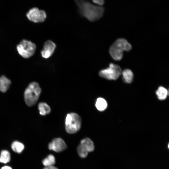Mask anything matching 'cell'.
Here are the masks:
<instances>
[{
  "mask_svg": "<svg viewBox=\"0 0 169 169\" xmlns=\"http://www.w3.org/2000/svg\"><path fill=\"white\" fill-rule=\"evenodd\" d=\"M55 163V158L52 154L49 155L42 161L43 164L45 167L54 166Z\"/></svg>",
  "mask_w": 169,
  "mask_h": 169,
  "instance_id": "cell-16",
  "label": "cell"
},
{
  "mask_svg": "<svg viewBox=\"0 0 169 169\" xmlns=\"http://www.w3.org/2000/svg\"><path fill=\"white\" fill-rule=\"evenodd\" d=\"M26 16L29 20L35 23H42L47 17L46 12L37 8L30 9L27 13Z\"/></svg>",
  "mask_w": 169,
  "mask_h": 169,
  "instance_id": "cell-7",
  "label": "cell"
},
{
  "mask_svg": "<svg viewBox=\"0 0 169 169\" xmlns=\"http://www.w3.org/2000/svg\"><path fill=\"white\" fill-rule=\"evenodd\" d=\"M10 154L7 150H3L1 151L0 155V162L2 163H6L10 160Z\"/></svg>",
  "mask_w": 169,
  "mask_h": 169,
  "instance_id": "cell-18",
  "label": "cell"
},
{
  "mask_svg": "<svg viewBox=\"0 0 169 169\" xmlns=\"http://www.w3.org/2000/svg\"><path fill=\"white\" fill-rule=\"evenodd\" d=\"M56 44L51 40L46 41L44 44L43 49L41 53L42 57L48 59L53 54L56 48Z\"/></svg>",
  "mask_w": 169,
  "mask_h": 169,
  "instance_id": "cell-9",
  "label": "cell"
},
{
  "mask_svg": "<svg viewBox=\"0 0 169 169\" xmlns=\"http://www.w3.org/2000/svg\"><path fill=\"white\" fill-rule=\"evenodd\" d=\"M95 106L100 111H103L107 108V103L106 100L103 98L99 97L97 99L95 102Z\"/></svg>",
  "mask_w": 169,
  "mask_h": 169,
  "instance_id": "cell-14",
  "label": "cell"
},
{
  "mask_svg": "<svg viewBox=\"0 0 169 169\" xmlns=\"http://www.w3.org/2000/svg\"><path fill=\"white\" fill-rule=\"evenodd\" d=\"M121 74L123 81L126 83H130L133 79L134 75L130 69H125L122 71Z\"/></svg>",
  "mask_w": 169,
  "mask_h": 169,
  "instance_id": "cell-12",
  "label": "cell"
},
{
  "mask_svg": "<svg viewBox=\"0 0 169 169\" xmlns=\"http://www.w3.org/2000/svg\"><path fill=\"white\" fill-rule=\"evenodd\" d=\"M77 151L79 156L82 158L86 157L88 152L80 144L78 146Z\"/></svg>",
  "mask_w": 169,
  "mask_h": 169,
  "instance_id": "cell-19",
  "label": "cell"
},
{
  "mask_svg": "<svg viewBox=\"0 0 169 169\" xmlns=\"http://www.w3.org/2000/svg\"><path fill=\"white\" fill-rule=\"evenodd\" d=\"M67 148V145L64 141L61 138L53 139L48 145L49 150L57 152L63 151Z\"/></svg>",
  "mask_w": 169,
  "mask_h": 169,
  "instance_id": "cell-8",
  "label": "cell"
},
{
  "mask_svg": "<svg viewBox=\"0 0 169 169\" xmlns=\"http://www.w3.org/2000/svg\"><path fill=\"white\" fill-rule=\"evenodd\" d=\"M65 125L66 131L68 133L74 134L79 131L81 128V118L76 113H69L66 117Z\"/></svg>",
  "mask_w": 169,
  "mask_h": 169,
  "instance_id": "cell-4",
  "label": "cell"
},
{
  "mask_svg": "<svg viewBox=\"0 0 169 169\" xmlns=\"http://www.w3.org/2000/svg\"><path fill=\"white\" fill-rule=\"evenodd\" d=\"M80 14L90 22H94L102 16L104 9L102 6L96 5L87 0H74Z\"/></svg>",
  "mask_w": 169,
  "mask_h": 169,
  "instance_id": "cell-1",
  "label": "cell"
},
{
  "mask_svg": "<svg viewBox=\"0 0 169 169\" xmlns=\"http://www.w3.org/2000/svg\"><path fill=\"white\" fill-rule=\"evenodd\" d=\"M38 109L40 115H45L49 114L51 112L50 106L46 103L40 102L38 105Z\"/></svg>",
  "mask_w": 169,
  "mask_h": 169,
  "instance_id": "cell-13",
  "label": "cell"
},
{
  "mask_svg": "<svg viewBox=\"0 0 169 169\" xmlns=\"http://www.w3.org/2000/svg\"><path fill=\"white\" fill-rule=\"evenodd\" d=\"M43 169H58L56 167L54 166H46Z\"/></svg>",
  "mask_w": 169,
  "mask_h": 169,
  "instance_id": "cell-21",
  "label": "cell"
},
{
  "mask_svg": "<svg viewBox=\"0 0 169 169\" xmlns=\"http://www.w3.org/2000/svg\"><path fill=\"white\" fill-rule=\"evenodd\" d=\"M92 1L95 3L100 6L104 4V0H92Z\"/></svg>",
  "mask_w": 169,
  "mask_h": 169,
  "instance_id": "cell-20",
  "label": "cell"
},
{
  "mask_svg": "<svg viewBox=\"0 0 169 169\" xmlns=\"http://www.w3.org/2000/svg\"><path fill=\"white\" fill-rule=\"evenodd\" d=\"M24 148L23 144L17 141H14L11 145V148L13 150L18 153H21Z\"/></svg>",
  "mask_w": 169,
  "mask_h": 169,
  "instance_id": "cell-17",
  "label": "cell"
},
{
  "mask_svg": "<svg viewBox=\"0 0 169 169\" xmlns=\"http://www.w3.org/2000/svg\"><path fill=\"white\" fill-rule=\"evenodd\" d=\"M131 48V45L126 39L120 38L116 40L111 45L109 52L114 59L118 61L122 59L124 51H129Z\"/></svg>",
  "mask_w": 169,
  "mask_h": 169,
  "instance_id": "cell-2",
  "label": "cell"
},
{
  "mask_svg": "<svg viewBox=\"0 0 169 169\" xmlns=\"http://www.w3.org/2000/svg\"><path fill=\"white\" fill-rule=\"evenodd\" d=\"M80 144L89 152L93 151L95 149L93 141L89 138L86 137L81 140Z\"/></svg>",
  "mask_w": 169,
  "mask_h": 169,
  "instance_id": "cell-11",
  "label": "cell"
},
{
  "mask_svg": "<svg viewBox=\"0 0 169 169\" xmlns=\"http://www.w3.org/2000/svg\"><path fill=\"white\" fill-rule=\"evenodd\" d=\"M19 54L24 59H28L35 54L36 46L30 41L25 39L21 40L16 46Z\"/></svg>",
  "mask_w": 169,
  "mask_h": 169,
  "instance_id": "cell-5",
  "label": "cell"
},
{
  "mask_svg": "<svg viewBox=\"0 0 169 169\" xmlns=\"http://www.w3.org/2000/svg\"><path fill=\"white\" fill-rule=\"evenodd\" d=\"M158 98L161 100L165 99L168 95L167 90L162 86L159 87L156 91Z\"/></svg>",
  "mask_w": 169,
  "mask_h": 169,
  "instance_id": "cell-15",
  "label": "cell"
},
{
  "mask_svg": "<svg viewBox=\"0 0 169 169\" xmlns=\"http://www.w3.org/2000/svg\"><path fill=\"white\" fill-rule=\"evenodd\" d=\"M11 84V81L5 75L0 77V91L3 93L6 92L9 89Z\"/></svg>",
  "mask_w": 169,
  "mask_h": 169,
  "instance_id": "cell-10",
  "label": "cell"
},
{
  "mask_svg": "<svg viewBox=\"0 0 169 169\" xmlns=\"http://www.w3.org/2000/svg\"><path fill=\"white\" fill-rule=\"evenodd\" d=\"M41 92L39 84L36 82L30 83L24 94L25 101L28 106H32L37 102Z\"/></svg>",
  "mask_w": 169,
  "mask_h": 169,
  "instance_id": "cell-3",
  "label": "cell"
},
{
  "mask_svg": "<svg viewBox=\"0 0 169 169\" xmlns=\"http://www.w3.org/2000/svg\"><path fill=\"white\" fill-rule=\"evenodd\" d=\"M1 169H12V168L8 166H5L2 167Z\"/></svg>",
  "mask_w": 169,
  "mask_h": 169,
  "instance_id": "cell-22",
  "label": "cell"
},
{
  "mask_svg": "<svg viewBox=\"0 0 169 169\" xmlns=\"http://www.w3.org/2000/svg\"><path fill=\"white\" fill-rule=\"evenodd\" d=\"M120 67L118 65L111 63L108 67L100 70L99 73L100 76L110 80H115L121 74Z\"/></svg>",
  "mask_w": 169,
  "mask_h": 169,
  "instance_id": "cell-6",
  "label": "cell"
}]
</instances>
